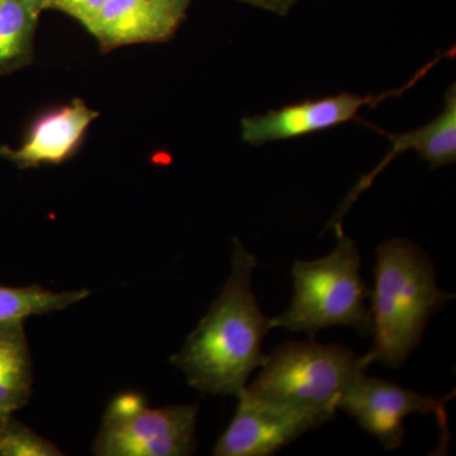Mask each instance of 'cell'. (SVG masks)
<instances>
[{"instance_id": "9a60e30c", "label": "cell", "mask_w": 456, "mask_h": 456, "mask_svg": "<svg viewBox=\"0 0 456 456\" xmlns=\"http://www.w3.org/2000/svg\"><path fill=\"white\" fill-rule=\"evenodd\" d=\"M61 455V450L18 421L13 413L0 415V456Z\"/></svg>"}, {"instance_id": "2e32d148", "label": "cell", "mask_w": 456, "mask_h": 456, "mask_svg": "<svg viewBox=\"0 0 456 456\" xmlns=\"http://www.w3.org/2000/svg\"><path fill=\"white\" fill-rule=\"evenodd\" d=\"M106 3L107 0H46L44 11L62 12L88 31Z\"/></svg>"}, {"instance_id": "e0dca14e", "label": "cell", "mask_w": 456, "mask_h": 456, "mask_svg": "<svg viewBox=\"0 0 456 456\" xmlns=\"http://www.w3.org/2000/svg\"><path fill=\"white\" fill-rule=\"evenodd\" d=\"M245 4L253 5V7L265 9V11L277 13L279 16H287L293 5L298 3V0H239Z\"/></svg>"}, {"instance_id": "30bf717a", "label": "cell", "mask_w": 456, "mask_h": 456, "mask_svg": "<svg viewBox=\"0 0 456 456\" xmlns=\"http://www.w3.org/2000/svg\"><path fill=\"white\" fill-rule=\"evenodd\" d=\"M185 17L152 0H107L88 32L107 53L130 45L169 41Z\"/></svg>"}, {"instance_id": "8fae6325", "label": "cell", "mask_w": 456, "mask_h": 456, "mask_svg": "<svg viewBox=\"0 0 456 456\" xmlns=\"http://www.w3.org/2000/svg\"><path fill=\"white\" fill-rule=\"evenodd\" d=\"M369 127L375 131L386 134L392 141V150L387 154L386 158L380 161L379 165L373 171L362 176L341 204L338 213L334 216L330 226L334 227L340 224L345 213L349 211L351 204L358 200L360 194L370 187L371 183L377 178L378 174L386 169L387 165L391 163L393 159L407 150H415L419 158L424 159L435 167H445V165L454 164L456 161V86L455 83L450 86L445 94V108L443 112L434 119V121L426 125L425 127L419 130L408 132V134H388L374 127L370 123H367Z\"/></svg>"}, {"instance_id": "8992f818", "label": "cell", "mask_w": 456, "mask_h": 456, "mask_svg": "<svg viewBox=\"0 0 456 456\" xmlns=\"http://www.w3.org/2000/svg\"><path fill=\"white\" fill-rule=\"evenodd\" d=\"M455 56V46L441 53L432 61L422 66L410 82L398 89L388 90L380 94L367 97L355 93H341L334 97L307 99L298 103L288 104L277 110H270L261 116L246 117L241 121V137L248 145L261 146L273 141L297 139L318 131L340 126L356 119L359 121L360 108H377L379 103L393 97H402L404 92L412 88L425 75L446 57Z\"/></svg>"}, {"instance_id": "9c48e42d", "label": "cell", "mask_w": 456, "mask_h": 456, "mask_svg": "<svg viewBox=\"0 0 456 456\" xmlns=\"http://www.w3.org/2000/svg\"><path fill=\"white\" fill-rule=\"evenodd\" d=\"M99 116L82 99L42 114L33 123L22 145L17 149L2 147L0 156L20 169L41 165H60L75 154L89 126Z\"/></svg>"}, {"instance_id": "7c38bea8", "label": "cell", "mask_w": 456, "mask_h": 456, "mask_svg": "<svg viewBox=\"0 0 456 456\" xmlns=\"http://www.w3.org/2000/svg\"><path fill=\"white\" fill-rule=\"evenodd\" d=\"M32 384V359L23 320L0 322V415L25 407Z\"/></svg>"}, {"instance_id": "7a4b0ae2", "label": "cell", "mask_w": 456, "mask_h": 456, "mask_svg": "<svg viewBox=\"0 0 456 456\" xmlns=\"http://www.w3.org/2000/svg\"><path fill=\"white\" fill-rule=\"evenodd\" d=\"M371 297L374 347L370 362L398 369L421 341L428 318L454 298L436 283L430 257L404 239L377 248Z\"/></svg>"}, {"instance_id": "6da1fadb", "label": "cell", "mask_w": 456, "mask_h": 456, "mask_svg": "<svg viewBox=\"0 0 456 456\" xmlns=\"http://www.w3.org/2000/svg\"><path fill=\"white\" fill-rule=\"evenodd\" d=\"M256 257L233 239L231 274L206 316L171 362L189 386L207 395H239L266 355L263 341L272 318L260 310L251 288Z\"/></svg>"}, {"instance_id": "4fadbf2b", "label": "cell", "mask_w": 456, "mask_h": 456, "mask_svg": "<svg viewBox=\"0 0 456 456\" xmlns=\"http://www.w3.org/2000/svg\"><path fill=\"white\" fill-rule=\"evenodd\" d=\"M38 17L25 0H0V75L31 64Z\"/></svg>"}, {"instance_id": "52a82bcc", "label": "cell", "mask_w": 456, "mask_h": 456, "mask_svg": "<svg viewBox=\"0 0 456 456\" xmlns=\"http://www.w3.org/2000/svg\"><path fill=\"white\" fill-rule=\"evenodd\" d=\"M452 395L436 399L379 378L362 374L345 393L338 411L353 417L362 430L373 435L387 450L398 449L403 444V421L412 413L436 416L444 444L449 439L445 404Z\"/></svg>"}, {"instance_id": "5b68a950", "label": "cell", "mask_w": 456, "mask_h": 456, "mask_svg": "<svg viewBox=\"0 0 456 456\" xmlns=\"http://www.w3.org/2000/svg\"><path fill=\"white\" fill-rule=\"evenodd\" d=\"M197 404L150 408L139 393L113 399L93 445L98 456H188L197 450Z\"/></svg>"}, {"instance_id": "277c9868", "label": "cell", "mask_w": 456, "mask_h": 456, "mask_svg": "<svg viewBox=\"0 0 456 456\" xmlns=\"http://www.w3.org/2000/svg\"><path fill=\"white\" fill-rule=\"evenodd\" d=\"M334 230L338 245L331 254L294 263L293 301L283 314L272 318V329L314 336L327 327L350 326L360 334H373V318L365 305L370 290L360 275L358 248L345 235L341 224Z\"/></svg>"}, {"instance_id": "5bb4252c", "label": "cell", "mask_w": 456, "mask_h": 456, "mask_svg": "<svg viewBox=\"0 0 456 456\" xmlns=\"http://www.w3.org/2000/svg\"><path fill=\"white\" fill-rule=\"evenodd\" d=\"M90 294L89 290L53 293L38 285L11 288L0 285V322L23 320L32 314H49L70 307Z\"/></svg>"}, {"instance_id": "d6986e66", "label": "cell", "mask_w": 456, "mask_h": 456, "mask_svg": "<svg viewBox=\"0 0 456 456\" xmlns=\"http://www.w3.org/2000/svg\"><path fill=\"white\" fill-rule=\"evenodd\" d=\"M25 2L33 9V11L41 14L42 12H44V4L46 0H25Z\"/></svg>"}, {"instance_id": "ba28073f", "label": "cell", "mask_w": 456, "mask_h": 456, "mask_svg": "<svg viewBox=\"0 0 456 456\" xmlns=\"http://www.w3.org/2000/svg\"><path fill=\"white\" fill-rule=\"evenodd\" d=\"M235 417L216 444V456H269L321 426L314 417L260 401L248 392L237 395Z\"/></svg>"}, {"instance_id": "ac0fdd59", "label": "cell", "mask_w": 456, "mask_h": 456, "mask_svg": "<svg viewBox=\"0 0 456 456\" xmlns=\"http://www.w3.org/2000/svg\"><path fill=\"white\" fill-rule=\"evenodd\" d=\"M152 2L159 3V4L169 8L171 11L176 12V13L183 14V16H187V11L191 0H152Z\"/></svg>"}, {"instance_id": "3957f363", "label": "cell", "mask_w": 456, "mask_h": 456, "mask_svg": "<svg viewBox=\"0 0 456 456\" xmlns=\"http://www.w3.org/2000/svg\"><path fill=\"white\" fill-rule=\"evenodd\" d=\"M371 364L368 355L359 358L342 345L314 341H289L279 345L245 391L268 402L314 417L321 424L338 411L345 393Z\"/></svg>"}]
</instances>
